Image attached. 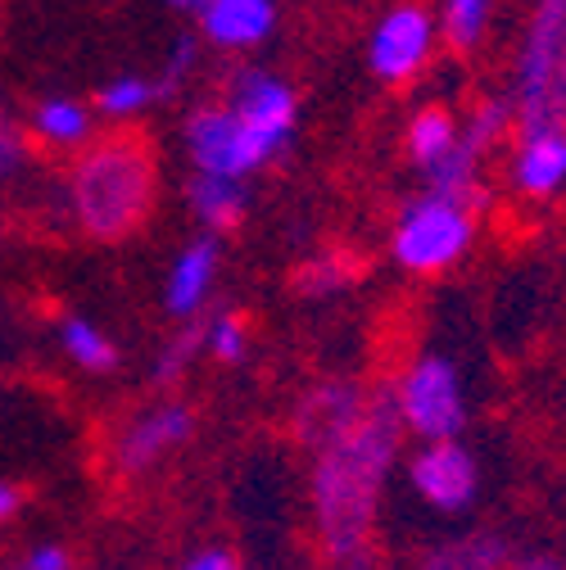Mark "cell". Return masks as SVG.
Returning <instances> with one entry per match:
<instances>
[{
    "label": "cell",
    "instance_id": "cell-25",
    "mask_svg": "<svg viewBox=\"0 0 566 570\" xmlns=\"http://www.w3.org/2000/svg\"><path fill=\"white\" fill-rule=\"evenodd\" d=\"M353 281V267L335 254H322V258H309L300 272H295V285L309 295V299H322V295H335Z\"/></svg>",
    "mask_w": 566,
    "mask_h": 570
},
{
    "label": "cell",
    "instance_id": "cell-4",
    "mask_svg": "<svg viewBox=\"0 0 566 570\" xmlns=\"http://www.w3.org/2000/svg\"><path fill=\"white\" fill-rule=\"evenodd\" d=\"M480 236L476 208L453 204L445 195L421 190L399 204L390 223V258L412 276H440L453 272Z\"/></svg>",
    "mask_w": 566,
    "mask_h": 570
},
{
    "label": "cell",
    "instance_id": "cell-19",
    "mask_svg": "<svg viewBox=\"0 0 566 570\" xmlns=\"http://www.w3.org/2000/svg\"><path fill=\"white\" fill-rule=\"evenodd\" d=\"M494 10H499V0H440L436 10L440 41L453 55H476L494 28Z\"/></svg>",
    "mask_w": 566,
    "mask_h": 570
},
{
    "label": "cell",
    "instance_id": "cell-10",
    "mask_svg": "<svg viewBox=\"0 0 566 570\" xmlns=\"http://www.w3.org/2000/svg\"><path fill=\"white\" fill-rule=\"evenodd\" d=\"M227 105L245 122V131L254 136V146L263 150L267 164L291 146L295 122H300V96L291 82H281L276 73H263V68H245Z\"/></svg>",
    "mask_w": 566,
    "mask_h": 570
},
{
    "label": "cell",
    "instance_id": "cell-35",
    "mask_svg": "<svg viewBox=\"0 0 566 570\" xmlns=\"http://www.w3.org/2000/svg\"><path fill=\"white\" fill-rule=\"evenodd\" d=\"M96 570H109V566H96Z\"/></svg>",
    "mask_w": 566,
    "mask_h": 570
},
{
    "label": "cell",
    "instance_id": "cell-20",
    "mask_svg": "<svg viewBox=\"0 0 566 570\" xmlns=\"http://www.w3.org/2000/svg\"><path fill=\"white\" fill-rule=\"evenodd\" d=\"M32 131L46 140V146L78 150V146H87V136H91V109L82 100H74V96H46L32 109Z\"/></svg>",
    "mask_w": 566,
    "mask_h": 570
},
{
    "label": "cell",
    "instance_id": "cell-14",
    "mask_svg": "<svg viewBox=\"0 0 566 570\" xmlns=\"http://www.w3.org/2000/svg\"><path fill=\"white\" fill-rule=\"evenodd\" d=\"M276 28V0H208L199 10V32L223 50H254Z\"/></svg>",
    "mask_w": 566,
    "mask_h": 570
},
{
    "label": "cell",
    "instance_id": "cell-13",
    "mask_svg": "<svg viewBox=\"0 0 566 570\" xmlns=\"http://www.w3.org/2000/svg\"><path fill=\"white\" fill-rule=\"evenodd\" d=\"M218 267H223V245L218 236H195L177 249L173 267H168V281H164V308L168 317L177 322H191L204 313L208 295H214V281H218Z\"/></svg>",
    "mask_w": 566,
    "mask_h": 570
},
{
    "label": "cell",
    "instance_id": "cell-29",
    "mask_svg": "<svg viewBox=\"0 0 566 570\" xmlns=\"http://www.w3.org/2000/svg\"><path fill=\"white\" fill-rule=\"evenodd\" d=\"M177 570H241V557L223 543H204L177 561Z\"/></svg>",
    "mask_w": 566,
    "mask_h": 570
},
{
    "label": "cell",
    "instance_id": "cell-26",
    "mask_svg": "<svg viewBox=\"0 0 566 570\" xmlns=\"http://www.w3.org/2000/svg\"><path fill=\"white\" fill-rule=\"evenodd\" d=\"M195 63H199V41H195V37H177L173 50H168V59H164V68H159V78H155L164 100L191 78V68H195Z\"/></svg>",
    "mask_w": 566,
    "mask_h": 570
},
{
    "label": "cell",
    "instance_id": "cell-8",
    "mask_svg": "<svg viewBox=\"0 0 566 570\" xmlns=\"http://www.w3.org/2000/svg\"><path fill=\"white\" fill-rule=\"evenodd\" d=\"M182 136H186V155H191V164H195L199 177L245 181L250 173L267 168L263 150L254 146V136L245 131V122L232 114L227 100H208V105L191 109Z\"/></svg>",
    "mask_w": 566,
    "mask_h": 570
},
{
    "label": "cell",
    "instance_id": "cell-33",
    "mask_svg": "<svg viewBox=\"0 0 566 570\" xmlns=\"http://www.w3.org/2000/svg\"><path fill=\"white\" fill-rule=\"evenodd\" d=\"M164 6H173V10H186V14H199L208 0H164Z\"/></svg>",
    "mask_w": 566,
    "mask_h": 570
},
{
    "label": "cell",
    "instance_id": "cell-2",
    "mask_svg": "<svg viewBox=\"0 0 566 570\" xmlns=\"http://www.w3.org/2000/svg\"><path fill=\"white\" fill-rule=\"evenodd\" d=\"M155 204V155L136 136H109L68 173V208L91 240L131 236Z\"/></svg>",
    "mask_w": 566,
    "mask_h": 570
},
{
    "label": "cell",
    "instance_id": "cell-5",
    "mask_svg": "<svg viewBox=\"0 0 566 570\" xmlns=\"http://www.w3.org/2000/svg\"><path fill=\"white\" fill-rule=\"evenodd\" d=\"M390 399H394L403 435H412L417 444L462 440V431L471 425V394H467L462 367L440 348L417 353L390 385Z\"/></svg>",
    "mask_w": 566,
    "mask_h": 570
},
{
    "label": "cell",
    "instance_id": "cell-23",
    "mask_svg": "<svg viewBox=\"0 0 566 570\" xmlns=\"http://www.w3.org/2000/svg\"><path fill=\"white\" fill-rule=\"evenodd\" d=\"M204 353V322H191V326H182L164 348H159V358H155V372H150V385L155 390H173L186 372H191V363Z\"/></svg>",
    "mask_w": 566,
    "mask_h": 570
},
{
    "label": "cell",
    "instance_id": "cell-30",
    "mask_svg": "<svg viewBox=\"0 0 566 570\" xmlns=\"http://www.w3.org/2000/svg\"><path fill=\"white\" fill-rule=\"evenodd\" d=\"M322 570H390V561L377 552V548H363L353 557H340V561H326Z\"/></svg>",
    "mask_w": 566,
    "mask_h": 570
},
{
    "label": "cell",
    "instance_id": "cell-17",
    "mask_svg": "<svg viewBox=\"0 0 566 570\" xmlns=\"http://www.w3.org/2000/svg\"><path fill=\"white\" fill-rule=\"evenodd\" d=\"M186 204L208 232H232V227H241L245 208H250V190H245V181H232V177L195 173L186 186Z\"/></svg>",
    "mask_w": 566,
    "mask_h": 570
},
{
    "label": "cell",
    "instance_id": "cell-34",
    "mask_svg": "<svg viewBox=\"0 0 566 570\" xmlns=\"http://www.w3.org/2000/svg\"><path fill=\"white\" fill-rule=\"evenodd\" d=\"M0 232H6V218H0Z\"/></svg>",
    "mask_w": 566,
    "mask_h": 570
},
{
    "label": "cell",
    "instance_id": "cell-6",
    "mask_svg": "<svg viewBox=\"0 0 566 570\" xmlns=\"http://www.w3.org/2000/svg\"><path fill=\"white\" fill-rule=\"evenodd\" d=\"M403 480L417 503L436 517H467L480 503V489H485L480 458L462 440L417 444L403 458Z\"/></svg>",
    "mask_w": 566,
    "mask_h": 570
},
{
    "label": "cell",
    "instance_id": "cell-24",
    "mask_svg": "<svg viewBox=\"0 0 566 570\" xmlns=\"http://www.w3.org/2000/svg\"><path fill=\"white\" fill-rule=\"evenodd\" d=\"M204 353L214 363L223 367H236L245 363V353H250V331L236 313H214V317H204Z\"/></svg>",
    "mask_w": 566,
    "mask_h": 570
},
{
    "label": "cell",
    "instance_id": "cell-1",
    "mask_svg": "<svg viewBox=\"0 0 566 570\" xmlns=\"http://www.w3.org/2000/svg\"><path fill=\"white\" fill-rule=\"evenodd\" d=\"M399 440L390 385H372L363 416L309 453V521L326 561L372 548L390 475L399 471Z\"/></svg>",
    "mask_w": 566,
    "mask_h": 570
},
{
    "label": "cell",
    "instance_id": "cell-28",
    "mask_svg": "<svg viewBox=\"0 0 566 570\" xmlns=\"http://www.w3.org/2000/svg\"><path fill=\"white\" fill-rule=\"evenodd\" d=\"M14 570H78V557H74V548H68V543L46 539V543H32V548L19 557Z\"/></svg>",
    "mask_w": 566,
    "mask_h": 570
},
{
    "label": "cell",
    "instance_id": "cell-22",
    "mask_svg": "<svg viewBox=\"0 0 566 570\" xmlns=\"http://www.w3.org/2000/svg\"><path fill=\"white\" fill-rule=\"evenodd\" d=\"M164 96H159V82L155 78H146V73H118V78H109L100 91H96V114H105V118H114V122H127V118H136V114H146L150 105H159Z\"/></svg>",
    "mask_w": 566,
    "mask_h": 570
},
{
    "label": "cell",
    "instance_id": "cell-16",
    "mask_svg": "<svg viewBox=\"0 0 566 570\" xmlns=\"http://www.w3.org/2000/svg\"><path fill=\"white\" fill-rule=\"evenodd\" d=\"M458 136H462V122L449 105H421L403 127V155L421 177H427L431 168H440L453 155Z\"/></svg>",
    "mask_w": 566,
    "mask_h": 570
},
{
    "label": "cell",
    "instance_id": "cell-3",
    "mask_svg": "<svg viewBox=\"0 0 566 570\" xmlns=\"http://www.w3.org/2000/svg\"><path fill=\"white\" fill-rule=\"evenodd\" d=\"M508 100L517 114V131L566 127V0H535L517 55Z\"/></svg>",
    "mask_w": 566,
    "mask_h": 570
},
{
    "label": "cell",
    "instance_id": "cell-31",
    "mask_svg": "<svg viewBox=\"0 0 566 570\" xmlns=\"http://www.w3.org/2000/svg\"><path fill=\"white\" fill-rule=\"evenodd\" d=\"M19 508H23V493H19L14 484L0 480V525L14 521V517H19Z\"/></svg>",
    "mask_w": 566,
    "mask_h": 570
},
{
    "label": "cell",
    "instance_id": "cell-27",
    "mask_svg": "<svg viewBox=\"0 0 566 570\" xmlns=\"http://www.w3.org/2000/svg\"><path fill=\"white\" fill-rule=\"evenodd\" d=\"M28 164V136L19 131V122L0 109V181H10L19 177Z\"/></svg>",
    "mask_w": 566,
    "mask_h": 570
},
{
    "label": "cell",
    "instance_id": "cell-9",
    "mask_svg": "<svg viewBox=\"0 0 566 570\" xmlns=\"http://www.w3.org/2000/svg\"><path fill=\"white\" fill-rule=\"evenodd\" d=\"M195 440V407L182 399H164L146 412H136L118 440H114V466L118 475H150L159 462H168L177 449Z\"/></svg>",
    "mask_w": 566,
    "mask_h": 570
},
{
    "label": "cell",
    "instance_id": "cell-11",
    "mask_svg": "<svg viewBox=\"0 0 566 570\" xmlns=\"http://www.w3.org/2000/svg\"><path fill=\"white\" fill-rule=\"evenodd\" d=\"M368 399H372V385L353 381V376H326V381H318V385L295 403L291 435L300 440L304 453H313V449H322L326 440H335L340 431H349V425L363 416Z\"/></svg>",
    "mask_w": 566,
    "mask_h": 570
},
{
    "label": "cell",
    "instance_id": "cell-7",
    "mask_svg": "<svg viewBox=\"0 0 566 570\" xmlns=\"http://www.w3.org/2000/svg\"><path fill=\"white\" fill-rule=\"evenodd\" d=\"M436 46H440L436 14L421 6V0H399V6H390L377 19V28L368 37V68L377 82L399 87V82H412L421 68L431 63Z\"/></svg>",
    "mask_w": 566,
    "mask_h": 570
},
{
    "label": "cell",
    "instance_id": "cell-15",
    "mask_svg": "<svg viewBox=\"0 0 566 570\" xmlns=\"http://www.w3.org/2000/svg\"><path fill=\"white\" fill-rule=\"evenodd\" d=\"M412 570H513V548L499 530H467L427 548Z\"/></svg>",
    "mask_w": 566,
    "mask_h": 570
},
{
    "label": "cell",
    "instance_id": "cell-18",
    "mask_svg": "<svg viewBox=\"0 0 566 570\" xmlns=\"http://www.w3.org/2000/svg\"><path fill=\"white\" fill-rule=\"evenodd\" d=\"M59 348H64L68 363L91 372V376H109L123 363V353L109 340V331H100L91 317H64L59 322Z\"/></svg>",
    "mask_w": 566,
    "mask_h": 570
},
{
    "label": "cell",
    "instance_id": "cell-21",
    "mask_svg": "<svg viewBox=\"0 0 566 570\" xmlns=\"http://www.w3.org/2000/svg\"><path fill=\"white\" fill-rule=\"evenodd\" d=\"M508 136H517V114H513V100L508 91L504 96H485L471 105L467 122H462V140L476 150V155H494V150H504L508 146Z\"/></svg>",
    "mask_w": 566,
    "mask_h": 570
},
{
    "label": "cell",
    "instance_id": "cell-32",
    "mask_svg": "<svg viewBox=\"0 0 566 570\" xmlns=\"http://www.w3.org/2000/svg\"><path fill=\"white\" fill-rule=\"evenodd\" d=\"M513 570H566V561L553 557V552H530V557L513 561Z\"/></svg>",
    "mask_w": 566,
    "mask_h": 570
},
{
    "label": "cell",
    "instance_id": "cell-12",
    "mask_svg": "<svg viewBox=\"0 0 566 570\" xmlns=\"http://www.w3.org/2000/svg\"><path fill=\"white\" fill-rule=\"evenodd\" d=\"M508 190L526 204H548L566 195V127H535L513 136Z\"/></svg>",
    "mask_w": 566,
    "mask_h": 570
}]
</instances>
